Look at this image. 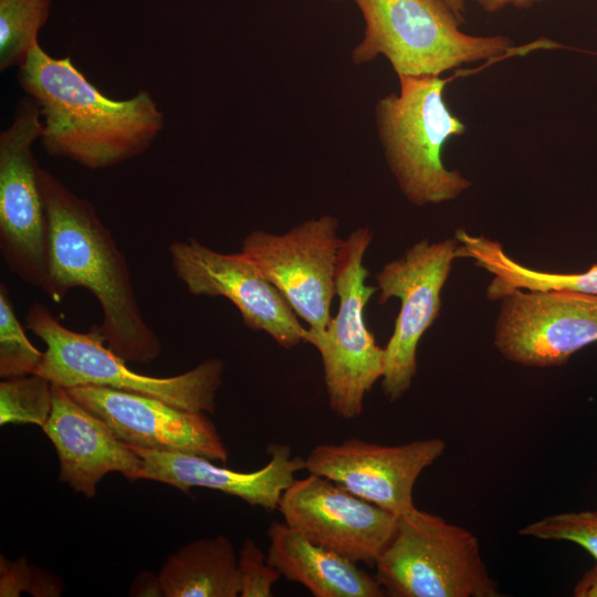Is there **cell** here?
I'll list each match as a JSON object with an SVG mask.
<instances>
[{"mask_svg": "<svg viewBox=\"0 0 597 597\" xmlns=\"http://www.w3.org/2000/svg\"><path fill=\"white\" fill-rule=\"evenodd\" d=\"M49 224L46 294L61 302L73 287L97 300L106 345L127 363L149 364L161 353L157 334L144 320L127 261L95 207L49 170L39 168Z\"/></svg>", "mask_w": 597, "mask_h": 597, "instance_id": "cell-2", "label": "cell"}, {"mask_svg": "<svg viewBox=\"0 0 597 597\" xmlns=\"http://www.w3.org/2000/svg\"><path fill=\"white\" fill-rule=\"evenodd\" d=\"M241 597L273 596L274 584L282 577L252 538H245L238 556Z\"/></svg>", "mask_w": 597, "mask_h": 597, "instance_id": "cell-26", "label": "cell"}, {"mask_svg": "<svg viewBox=\"0 0 597 597\" xmlns=\"http://www.w3.org/2000/svg\"><path fill=\"white\" fill-rule=\"evenodd\" d=\"M329 1H341V0H329ZM455 15L463 22L464 18V0H444Z\"/></svg>", "mask_w": 597, "mask_h": 597, "instance_id": "cell-30", "label": "cell"}, {"mask_svg": "<svg viewBox=\"0 0 597 597\" xmlns=\"http://www.w3.org/2000/svg\"><path fill=\"white\" fill-rule=\"evenodd\" d=\"M458 256L472 259L493 275L488 286L490 300H502L515 290L562 291L597 295V264L582 273H551L528 269L511 259L503 247L484 237L455 232Z\"/></svg>", "mask_w": 597, "mask_h": 597, "instance_id": "cell-20", "label": "cell"}, {"mask_svg": "<svg viewBox=\"0 0 597 597\" xmlns=\"http://www.w3.org/2000/svg\"><path fill=\"white\" fill-rule=\"evenodd\" d=\"M376 579L395 597H495L499 590L468 530L417 507L398 516L376 564Z\"/></svg>", "mask_w": 597, "mask_h": 597, "instance_id": "cell-6", "label": "cell"}, {"mask_svg": "<svg viewBox=\"0 0 597 597\" xmlns=\"http://www.w3.org/2000/svg\"><path fill=\"white\" fill-rule=\"evenodd\" d=\"M18 82L39 107V140L45 153L91 170L139 156L165 126L164 113L148 91L127 100L109 98L69 56H52L40 43L18 69Z\"/></svg>", "mask_w": 597, "mask_h": 597, "instance_id": "cell-1", "label": "cell"}, {"mask_svg": "<svg viewBox=\"0 0 597 597\" xmlns=\"http://www.w3.org/2000/svg\"><path fill=\"white\" fill-rule=\"evenodd\" d=\"M268 562L282 577L304 586L315 597H381L386 591L358 564L321 547L285 522L268 530Z\"/></svg>", "mask_w": 597, "mask_h": 597, "instance_id": "cell-18", "label": "cell"}, {"mask_svg": "<svg viewBox=\"0 0 597 597\" xmlns=\"http://www.w3.org/2000/svg\"><path fill=\"white\" fill-rule=\"evenodd\" d=\"M444 449L446 443L439 438L398 446L349 438L339 443L315 446L305 458V470L401 516L416 509L415 483Z\"/></svg>", "mask_w": 597, "mask_h": 597, "instance_id": "cell-14", "label": "cell"}, {"mask_svg": "<svg viewBox=\"0 0 597 597\" xmlns=\"http://www.w3.org/2000/svg\"><path fill=\"white\" fill-rule=\"evenodd\" d=\"M55 448L59 480L92 499L109 472L132 480L143 460L98 416L78 404L65 388L53 385V407L42 427Z\"/></svg>", "mask_w": 597, "mask_h": 597, "instance_id": "cell-17", "label": "cell"}, {"mask_svg": "<svg viewBox=\"0 0 597 597\" xmlns=\"http://www.w3.org/2000/svg\"><path fill=\"white\" fill-rule=\"evenodd\" d=\"M52 0H0V71L23 66L50 15Z\"/></svg>", "mask_w": 597, "mask_h": 597, "instance_id": "cell-21", "label": "cell"}, {"mask_svg": "<svg viewBox=\"0 0 597 597\" xmlns=\"http://www.w3.org/2000/svg\"><path fill=\"white\" fill-rule=\"evenodd\" d=\"M168 253L190 294L229 300L249 328L266 333L283 348L305 343L307 328L244 253H222L193 238L174 241Z\"/></svg>", "mask_w": 597, "mask_h": 597, "instance_id": "cell-12", "label": "cell"}, {"mask_svg": "<svg viewBox=\"0 0 597 597\" xmlns=\"http://www.w3.org/2000/svg\"><path fill=\"white\" fill-rule=\"evenodd\" d=\"M520 534L540 540L576 543L597 561V511L549 515L524 526Z\"/></svg>", "mask_w": 597, "mask_h": 597, "instance_id": "cell-24", "label": "cell"}, {"mask_svg": "<svg viewBox=\"0 0 597 597\" xmlns=\"http://www.w3.org/2000/svg\"><path fill=\"white\" fill-rule=\"evenodd\" d=\"M597 341V295L515 290L502 297L494 345L509 360L559 366Z\"/></svg>", "mask_w": 597, "mask_h": 597, "instance_id": "cell-11", "label": "cell"}, {"mask_svg": "<svg viewBox=\"0 0 597 597\" xmlns=\"http://www.w3.org/2000/svg\"><path fill=\"white\" fill-rule=\"evenodd\" d=\"M62 590L63 584L57 576L29 565L24 556L11 562L1 555V597H18L23 591L36 597H55L60 596Z\"/></svg>", "mask_w": 597, "mask_h": 597, "instance_id": "cell-25", "label": "cell"}, {"mask_svg": "<svg viewBox=\"0 0 597 597\" xmlns=\"http://www.w3.org/2000/svg\"><path fill=\"white\" fill-rule=\"evenodd\" d=\"M66 390L127 444L196 453L221 463L228 461V449L206 412L102 386L85 385Z\"/></svg>", "mask_w": 597, "mask_h": 597, "instance_id": "cell-15", "label": "cell"}, {"mask_svg": "<svg viewBox=\"0 0 597 597\" xmlns=\"http://www.w3.org/2000/svg\"><path fill=\"white\" fill-rule=\"evenodd\" d=\"M41 134L39 107L25 95L0 133V250L13 274L46 293L49 224L32 151Z\"/></svg>", "mask_w": 597, "mask_h": 597, "instance_id": "cell-8", "label": "cell"}, {"mask_svg": "<svg viewBox=\"0 0 597 597\" xmlns=\"http://www.w3.org/2000/svg\"><path fill=\"white\" fill-rule=\"evenodd\" d=\"M399 92L375 106L377 134L397 185L416 206L451 201L471 182L442 160L446 143L465 133L444 100L441 76H398Z\"/></svg>", "mask_w": 597, "mask_h": 597, "instance_id": "cell-3", "label": "cell"}, {"mask_svg": "<svg viewBox=\"0 0 597 597\" xmlns=\"http://www.w3.org/2000/svg\"><path fill=\"white\" fill-rule=\"evenodd\" d=\"M338 219L324 214L308 219L280 234L251 231L243 240L244 253L282 294L308 326L324 333L331 324L336 296V274L343 243Z\"/></svg>", "mask_w": 597, "mask_h": 597, "instance_id": "cell-9", "label": "cell"}, {"mask_svg": "<svg viewBox=\"0 0 597 597\" xmlns=\"http://www.w3.org/2000/svg\"><path fill=\"white\" fill-rule=\"evenodd\" d=\"M43 352L28 339L10 300L8 287L0 284V377L2 379L34 374Z\"/></svg>", "mask_w": 597, "mask_h": 597, "instance_id": "cell-23", "label": "cell"}, {"mask_svg": "<svg viewBox=\"0 0 597 597\" xmlns=\"http://www.w3.org/2000/svg\"><path fill=\"white\" fill-rule=\"evenodd\" d=\"M128 446L143 460L132 480L165 483L186 494L192 488L217 490L268 511L277 509L295 473L305 470V458L292 455L291 447L283 443H270L268 463L251 472L216 465L213 460L196 453Z\"/></svg>", "mask_w": 597, "mask_h": 597, "instance_id": "cell-16", "label": "cell"}, {"mask_svg": "<svg viewBox=\"0 0 597 597\" xmlns=\"http://www.w3.org/2000/svg\"><path fill=\"white\" fill-rule=\"evenodd\" d=\"M25 321L27 328L46 347L34 374L53 385L66 389L102 386L150 396L190 411L213 413L216 410L224 370L221 359H206L172 377H151L129 369L127 362L108 348L98 325L87 333L72 331L38 302L30 306Z\"/></svg>", "mask_w": 597, "mask_h": 597, "instance_id": "cell-5", "label": "cell"}, {"mask_svg": "<svg viewBox=\"0 0 597 597\" xmlns=\"http://www.w3.org/2000/svg\"><path fill=\"white\" fill-rule=\"evenodd\" d=\"M129 595L138 597L164 596L159 576H155L149 572L138 573L132 583Z\"/></svg>", "mask_w": 597, "mask_h": 597, "instance_id": "cell-27", "label": "cell"}, {"mask_svg": "<svg viewBox=\"0 0 597 597\" xmlns=\"http://www.w3.org/2000/svg\"><path fill=\"white\" fill-rule=\"evenodd\" d=\"M353 1L365 22L363 39L350 53L356 65L384 56L398 76H440L514 49L509 36L464 33L444 0Z\"/></svg>", "mask_w": 597, "mask_h": 597, "instance_id": "cell-4", "label": "cell"}, {"mask_svg": "<svg viewBox=\"0 0 597 597\" xmlns=\"http://www.w3.org/2000/svg\"><path fill=\"white\" fill-rule=\"evenodd\" d=\"M158 576L165 597L240 596L238 556L222 534L184 545L167 557Z\"/></svg>", "mask_w": 597, "mask_h": 597, "instance_id": "cell-19", "label": "cell"}, {"mask_svg": "<svg viewBox=\"0 0 597 597\" xmlns=\"http://www.w3.org/2000/svg\"><path fill=\"white\" fill-rule=\"evenodd\" d=\"M574 593L579 597H597V565L583 576Z\"/></svg>", "mask_w": 597, "mask_h": 597, "instance_id": "cell-29", "label": "cell"}, {"mask_svg": "<svg viewBox=\"0 0 597 597\" xmlns=\"http://www.w3.org/2000/svg\"><path fill=\"white\" fill-rule=\"evenodd\" d=\"M277 510L310 542L370 567L398 525V516L313 473L292 482Z\"/></svg>", "mask_w": 597, "mask_h": 597, "instance_id": "cell-13", "label": "cell"}, {"mask_svg": "<svg viewBox=\"0 0 597 597\" xmlns=\"http://www.w3.org/2000/svg\"><path fill=\"white\" fill-rule=\"evenodd\" d=\"M458 258V241L425 239L376 274L378 303L400 301L392 335L385 347L381 388L389 401L400 399L417 373V347L426 331L439 316L441 291Z\"/></svg>", "mask_w": 597, "mask_h": 597, "instance_id": "cell-10", "label": "cell"}, {"mask_svg": "<svg viewBox=\"0 0 597 597\" xmlns=\"http://www.w3.org/2000/svg\"><path fill=\"white\" fill-rule=\"evenodd\" d=\"M469 1L474 2L488 13H495L509 7H513L517 9L530 8L545 0H469Z\"/></svg>", "mask_w": 597, "mask_h": 597, "instance_id": "cell-28", "label": "cell"}, {"mask_svg": "<svg viewBox=\"0 0 597 597\" xmlns=\"http://www.w3.org/2000/svg\"><path fill=\"white\" fill-rule=\"evenodd\" d=\"M373 234L358 227L343 240L336 274L337 313L322 334L307 329L305 343L320 353L331 410L342 419L363 412L364 398L385 369V348L367 328L364 310L377 287L366 284L365 253Z\"/></svg>", "mask_w": 597, "mask_h": 597, "instance_id": "cell-7", "label": "cell"}, {"mask_svg": "<svg viewBox=\"0 0 597 597\" xmlns=\"http://www.w3.org/2000/svg\"><path fill=\"white\" fill-rule=\"evenodd\" d=\"M53 407V384L30 374L2 379L0 383V425H35L43 427Z\"/></svg>", "mask_w": 597, "mask_h": 597, "instance_id": "cell-22", "label": "cell"}]
</instances>
